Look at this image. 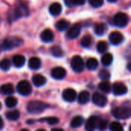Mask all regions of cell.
Returning <instances> with one entry per match:
<instances>
[{
    "instance_id": "32",
    "label": "cell",
    "mask_w": 131,
    "mask_h": 131,
    "mask_svg": "<svg viewBox=\"0 0 131 131\" xmlns=\"http://www.w3.org/2000/svg\"><path fill=\"white\" fill-rule=\"evenodd\" d=\"M108 48V45L106 41H101L97 45V50L99 53H104L105 52Z\"/></svg>"
},
{
    "instance_id": "17",
    "label": "cell",
    "mask_w": 131,
    "mask_h": 131,
    "mask_svg": "<svg viewBox=\"0 0 131 131\" xmlns=\"http://www.w3.org/2000/svg\"><path fill=\"white\" fill-rule=\"evenodd\" d=\"M61 11H62V6L58 2H54L49 7V12L54 16L58 15L61 12Z\"/></svg>"
},
{
    "instance_id": "40",
    "label": "cell",
    "mask_w": 131,
    "mask_h": 131,
    "mask_svg": "<svg viewBox=\"0 0 131 131\" xmlns=\"http://www.w3.org/2000/svg\"><path fill=\"white\" fill-rule=\"evenodd\" d=\"M86 0H74V5H82L85 3Z\"/></svg>"
},
{
    "instance_id": "41",
    "label": "cell",
    "mask_w": 131,
    "mask_h": 131,
    "mask_svg": "<svg viewBox=\"0 0 131 131\" xmlns=\"http://www.w3.org/2000/svg\"><path fill=\"white\" fill-rule=\"evenodd\" d=\"M3 124H4L3 120H2V117H0V130L3 127Z\"/></svg>"
},
{
    "instance_id": "11",
    "label": "cell",
    "mask_w": 131,
    "mask_h": 131,
    "mask_svg": "<svg viewBox=\"0 0 131 131\" xmlns=\"http://www.w3.org/2000/svg\"><path fill=\"white\" fill-rule=\"evenodd\" d=\"M124 37L119 31H113L109 35V40L111 44L114 45H118L124 41Z\"/></svg>"
},
{
    "instance_id": "10",
    "label": "cell",
    "mask_w": 131,
    "mask_h": 131,
    "mask_svg": "<svg viewBox=\"0 0 131 131\" xmlns=\"http://www.w3.org/2000/svg\"><path fill=\"white\" fill-rule=\"evenodd\" d=\"M101 118L99 117H96V116H93L91 117L86 122L85 124V129L87 130H94L96 128H97L98 127V124L100 121Z\"/></svg>"
},
{
    "instance_id": "42",
    "label": "cell",
    "mask_w": 131,
    "mask_h": 131,
    "mask_svg": "<svg viewBox=\"0 0 131 131\" xmlns=\"http://www.w3.org/2000/svg\"><path fill=\"white\" fill-rule=\"evenodd\" d=\"M130 63H129V64H128V65H127V68H128V70H129V71H130Z\"/></svg>"
},
{
    "instance_id": "23",
    "label": "cell",
    "mask_w": 131,
    "mask_h": 131,
    "mask_svg": "<svg viewBox=\"0 0 131 131\" xmlns=\"http://www.w3.org/2000/svg\"><path fill=\"white\" fill-rule=\"evenodd\" d=\"M86 67L88 68V70L94 71V70L97 69V68L98 67V61L94 58H91L87 61Z\"/></svg>"
},
{
    "instance_id": "4",
    "label": "cell",
    "mask_w": 131,
    "mask_h": 131,
    "mask_svg": "<svg viewBox=\"0 0 131 131\" xmlns=\"http://www.w3.org/2000/svg\"><path fill=\"white\" fill-rule=\"evenodd\" d=\"M71 66L75 72L81 73L83 71V70L84 68V60L82 59V58L80 55H75L71 58Z\"/></svg>"
},
{
    "instance_id": "6",
    "label": "cell",
    "mask_w": 131,
    "mask_h": 131,
    "mask_svg": "<svg viewBox=\"0 0 131 131\" xmlns=\"http://www.w3.org/2000/svg\"><path fill=\"white\" fill-rule=\"evenodd\" d=\"M129 21V17L124 12H119L114 17V23L116 26L124 28L127 26Z\"/></svg>"
},
{
    "instance_id": "3",
    "label": "cell",
    "mask_w": 131,
    "mask_h": 131,
    "mask_svg": "<svg viewBox=\"0 0 131 131\" xmlns=\"http://www.w3.org/2000/svg\"><path fill=\"white\" fill-rule=\"evenodd\" d=\"M130 108L128 107H117L113 110V115L117 119H127L130 117Z\"/></svg>"
},
{
    "instance_id": "25",
    "label": "cell",
    "mask_w": 131,
    "mask_h": 131,
    "mask_svg": "<svg viewBox=\"0 0 131 131\" xmlns=\"http://www.w3.org/2000/svg\"><path fill=\"white\" fill-rule=\"evenodd\" d=\"M84 123V118L81 116H76L71 121V127L73 128L80 127Z\"/></svg>"
},
{
    "instance_id": "14",
    "label": "cell",
    "mask_w": 131,
    "mask_h": 131,
    "mask_svg": "<svg viewBox=\"0 0 131 131\" xmlns=\"http://www.w3.org/2000/svg\"><path fill=\"white\" fill-rule=\"evenodd\" d=\"M54 33L50 29H45L41 33V35H40V38L41 39L42 41L44 42H46V43H48V42H51L53 41L54 39Z\"/></svg>"
},
{
    "instance_id": "9",
    "label": "cell",
    "mask_w": 131,
    "mask_h": 131,
    "mask_svg": "<svg viewBox=\"0 0 131 131\" xmlns=\"http://www.w3.org/2000/svg\"><path fill=\"white\" fill-rule=\"evenodd\" d=\"M113 93L116 96H121L127 93V86L121 82H116L113 84Z\"/></svg>"
},
{
    "instance_id": "20",
    "label": "cell",
    "mask_w": 131,
    "mask_h": 131,
    "mask_svg": "<svg viewBox=\"0 0 131 131\" xmlns=\"http://www.w3.org/2000/svg\"><path fill=\"white\" fill-rule=\"evenodd\" d=\"M12 61H13V64L16 68H21V67L24 66V64L25 63V58L21 54H15L13 57Z\"/></svg>"
},
{
    "instance_id": "34",
    "label": "cell",
    "mask_w": 131,
    "mask_h": 131,
    "mask_svg": "<svg viewBox=\"0 0 131 131\" xmlns=\"http://www.w3.org/2000/svg\"><path fill=\"white\" fill-rule=\"evenodd\" d=\"M40 121H41V122L46 121L49 125H55L59 123L58 118H57L55 117H46V118H42L40 120Z\"/></svg>"
},
{
    "instance_id": "26",
    "label": "cell",
    "mask_w": 131,
    "mask_h": 131,
    "mask_svg": "<svg viewBox=\"0 0 131 131\" xmlns=\"http://www.w3.org/2000/svg\"><path fill=\"white\" fill-rule=\"evenodd\" d=\"M5 117L9 121H17L19 117H20V113L17 110H14V111H8L5 114Z\"/></svg>"
},
{
    "instance_id": "22",
    "label": "cell",
    "mask_w": 131,
    "mask_h": 131,
    "mask_svg": "<svg viewBox=\"0 0 131 131\" xmlns=\"http://www.w3.org/2000/svg\"><path fill=\"white\" fill-rule=\"evenodd\" d=\"M107 30V28L104 23H97L94 25V32L97 35H103L106 31Z\"/></svg>"
},
{
    "instance_id": "21",
    "label": "cell",
    "mask_w": 131,
    "mask_h": 131,
    "mask_svg": "<svg viewBox=\"0 0 131 131\" xmlns=\"http://www.w3.org/2000/svg\"><path fill=\"white\" fill-rule=\"evenodd\" d=\"M78 102L81 104H86L90 101V93L87 91H83L78 95Z\"/></svg>"
},
{
    "instance_id": "18",
    "label": "cell",
    "mask_w": 131,
    "mask_h": 131,
    "mask_svg": "<svg viewBox=\"0 0 131 131\" xmlns=\"http://www.w3.org/2000/svg\"><path fill=\"white\" fill-rule=\"evenodd\" d=\"M32 82L36 87H41L45 84L46 78L41 74H35L32 78Z\"/></svg>"
},
{
    "instance_id": "28",
    "label": "cell",
    "mask_w": 131,
    "mask_h": 131,
    "mask_svg": "<svg viewBox=\"0 0 131 131\" xmlns=\"http://www.w3.org/2000/svg\"><path fill=\"white\" fill-rule=\"evenodd\" d=\"M113 61V55L111 53L104 54L101 58V63L104 66H109Z\"/></svg>"
},
{
    "instance_id": "33",
    "label": "cell",
    "mask_w": 131,
    "mask_h": 131,
    "mask_svg": "<svg viewBox=\"0 0 131 131\" xmlns=\"http://www.w3.org/2000/svg\"><path fill=\"white\" fill-rule=\"evenodd\" d=\"M11 63L8 58H4L0 61V69L2 71H8L10 68Z\"/></svg>"
},
{
    "instance_id": "31",
    "label": "cell",
    "mask_w": 131,
    "mask_h": 131,
    "mask_svg": "<svg viewBox=\"0 0 131 131\" xmlns=\"http://www.w3.org/2000/svg\"><path fill=\"white\" fill-rule=\"evenodd\" d=\"M91 42H92V38H91V36L89 35H84L81 41V44L82 47H84V48L90 47L91 45Z\"/></svg>"
},
{
    "instance_id": "38",
    "label": "cell",
    "mask_w": 131,
    "mask_h": 131,
    "mask_svg": "<svg viewBox=\"0 0 131 131\" xmlns=\"http://www.w3.org/2000/svg\"><path fill=\"white\" fill-rule=\"evenodd\" d=\"M107 121H104V120H102L101 119L100 121H99V124H98V127L97 128L100 129V130H105L107 127Z\"/></svg>"
},
{
    "instance_id": "37",
    "label": "cell",
    "mask_w": 131,
    "mask_h": 131,
    "mask_svg": "<svg viewBox=\"0 0 131 131\" xmlns=\"http://www.w3.org/2000/svg\"><path fill=\"white\" fill-rule=\"evenodd\" d=\"M88 2L90 5L94 8H99L104 3V0H88Z\"/></svg>"
},
{
    "instance_id": "27",
    "label": "cell",
    "mask_w": 131,
    "mask_h": 131,
    "mask_svg": "<svg viewBox=\"0 0 131 131\" xmlns=\"http://www.w3.org/2000/svg\"><path fill=\"white\" fill-rule=\"evenodd\" d=\"M69 25H70V23L67 20H60L59 21L56 23V28L59 30L60 31H64L67 28H68Z\"/></svg>"
},
{
    "instance_id": "16",
    "label": "cell",
    "mask_w": 131,
    "mask_h": 131,
    "mask_svg": "<svg viewBox=\"0 0 131 131\" xmlns=\"http://www.w3.org/2000/svg\"><path fill=\"white\" fill-rule=\"evenodd\" d=\"M15 91L14 86L12 84H5L0 87V93L5 95L12 94Z\"/></svg>"
},
{
    "instance_id": "29",
    "label": "cell",
    "mask_w": 131,
    "mask_h": 131,
    "mask_svg": "<svg viewBox=\"0 0 131 131\" xmlns=\"http://www.w3.org/2000/svg\"><path fill=\"white\" fill-rule=\"evenodd\" d=\"M51 53L52 54L53 56L57 57V58H61L64 54V51H63L62 48L60 46H58V45H54V46L51 47Z\"/></svg>"
},
{
    "instance_id": "36",
    "label": "cell",
    "mask_w": 131,
    "mask_h": 131,
    "mask_svg": "<svg viewBox=\"0 0 131 131\" xmlns=\"http://www.w3.org/2000/svg\"><path fill=\"white\" fill-rule=\"evenodd\" d=\"M110 130L113 131H122L124 130V128L119 122L114 121L111 123V124L110 125Z\"/></svg>"
},
{
    "instance_id": "44",
    "label": "cell",
    "mask_w": 131,
    "mask_h": 131,
    "mask_svg": "<svg viewBox=\"0 0 131 131\" xmlns=\"http://www.w3.org/2000/svg\"><path fill=\"white\" fill-rule=\"evenodd\" d=\"M1 108H2V104H1V103H0V110H1Z\"/></svg>"
},
{
    "instance_id": "43",
    "label": "cell",
    "mask_w": 131,
    "mask_h": 131,
    "mask_svg": "<svg viewBox=\"0 0 131 131\" xmlns=\"http://www.w3.org/2000/svg\"><path fill=\"white\" fill-rule=\"evenodd\" d=\"M109 2H117V0H107Z\"/></svg>"
},
{
    "instance_id": "30",
    "label": "cell",
    "mask_w": 131,
    "mask_h": 131,
    "mask_svg": "<svg viewBox=\"0 0 131 131\" xmlns=\"http://www.w3.org/2000/svg\"><path fill=\"white\" fill-rule=\"evenodd\" d=\"M5 103L6 107H9V108H12V107H15V106L17 105V104H18V100H17L16 97H12V96H11V97H7V98L5 99Z\"/></svg>"
},
{
    "instance_id": "15",
    "label": "cell",
    "mask_w": 131,
    "mask_h": 131,
    "mask_svg": "<svg viewBox=\"0 0 131 131\" xmlns=\"http://www.w3.org/2000/svg\"><path fill=\"white\" fill-rule=\"evenodd\" d=\"M41 66V60L37 57H32L28 61V67L31 70H38Z\"/></svg>"
},
{
    "instance_id": "39",
    "label": "cell",
    "mask_w": 131,
    "mask_h": 131,
    "mask_svg": "<svg viewBox=\"0 0 131 131\" xmlns=\"http://www.w3.org/2000/svg\"><path fill=\"white\" fill-rule=\"evenodd\" d=\"M65 5L68 7H73L74 6V0H64Z\"/></svg>"
},
{
    "instance_id": "5",
    "label": "cell",
    "mask_w": 131,
    "mask_h": 131,
    "mask_svg": "<svg viewBox=\"0 0 131 131\" xmlns=\"http://www.w3.org/2000/svg\"><path fill=\"white\" fill-rule=\"evenodd\" d=\"M16 89H17V91L21 95H23V96L29 95L32 91V88H31L30 83L25 80H22V81H19L18 84H17Z\"/></svg>"
},
{
    "instance_id": "12",
    "label": "cell",
    "mask_w": 131,
    "mask_h": 131,
    "mask_svg": "<svg viewBox=\"0 0 131 131\" xmlns=\"http://www.w3.org/2000/svg\"><path fill=\"white\" fill-rule=\"evenodd\" d=\"M62 97L65 101L68 102H73L75 101L77 97L76 91L72 88H67L62 93Z\"/></svg>"
},
{
    "instance_id": "35",
    "label": "cell",
    "mask_w": 131,
    "mask_h": 131,
    "mask_svg": "<svg viewBox=\"0 0 131 131\" xmlns=\"http://www.w3.org/2000/svg\"><path fill=\"white\" fill-rule=\"evenodd\" d=\"M99 78L103 81H107L111 78V74L107 70L103 69L99 72Z\"/></svg>"
},
{
    "instance_id": "7",
    "label": "cell",
    "mask_w": 131,
    "mask_h": 131,
    "mask_svg": "<svg viewBox=\"0 0 131 131\" xmlns=\"http://www.w3.org/2000/svg\"><path fill=\"white\" fill-rule=\"evenodd\" d=\"M81 31V23H76L69 28V30L67 32V37L70 39H74L79 36Z\"/></svg>"
},
{
    "instance_id": "19",
    "label": "cell",
    "mask_w": 131,
    "mask_h": 131,
    "mask_svg": "<svg viewBox=\"0 0 131 131\" xmlns=\"http://www.w3.org/2000/svg\"><path fill=\"white\" fill-rule=\"evenodd\" d=\"M26 11H27V8L26 7L23 6L22 5H21L19 7H17L14 9V12H13V14H12V16H13V19H17L20 17H21L23 15L26 14Z\"/></svg>"
},
{
    "instance_id": "1",
    "label": "cell",
    "mask_w": 131,
    "mask_h": 131,
    "mask_svg": "<svg viewBox=\"0 0 131 131\" xmlns=\"http://www.w3.org/2000/svg\"><path fill=\"white\" fill-rule=\"evenodd\" d=\"M22 43H23V41L20 38L14 37V36L8 37L2 44L1 49L3 50V51L12 50L13 48H15L17 47H19Z\"/></svg>"
},
{
    "instance_id": "8",
    "label": "cell",
    "mask_w": 131,
    "mask_h": 131,
    "mask_svg": "<svg viewBox=\"0 0 131 131\" xmlns=\"http://www.w3.org/2000/svg\"><path fill=\"white\" fill-rule=\"evenodd\" d=\"M92 101H93V103L98 107H104L107 104V97L104 94L98 93V92H95L93 94Z\"/></svg>"
},
{
    "instance_id": "2",
    "label": "cell",
    "mask_w": 131,
    "mask_h": 131,
    "mask_svg": "<svg viewBox=\"0 0 131 131\" xmlns=\"http://www.w3.org/2000/svg\"><path fill=\"white\" fill-rule=\"evenodd\" d=\"M48 105L42 101H32L28 104L27 110L30 114H41V112H43L46 108H48Z\"/></svg>"
},
{
    "instance_id": "24",
    "label": "cell",
    "mask_w": 131,
    "mask_h": 131,
    "mask_svg": "<svg viewBox=\"0 0 131 131\" xmlns=\"http://www.w3.org/2000/svg\"><path fill=\"white\" fill-rule=\"evenodd\" d=\"M98 88L101 91H103L104 93H107V94L110 93L112 90L111 84L107 82V81H104L103 82H101L98 84Z\"/></svg>"
},
{
    "instance_id": "13",
    "label": "cell",
    "mask_w": 131,
    "mask_h": 131,
    "mask_svg": "<svg viewBox=\"0 0 131 131\" xmlns=\"http://www.w3.org/2000/svg\"><path fill=\"white\" fill-rule=\"evenodd\" d=\"M51 77L56 80H61L66 76V70L61 67H56L51 70Z\"/></svg>"
}]
</instances>
